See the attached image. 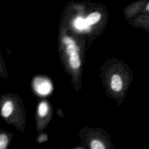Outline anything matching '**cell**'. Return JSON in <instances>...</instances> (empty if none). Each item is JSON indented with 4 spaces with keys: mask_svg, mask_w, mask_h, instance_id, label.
<instances>
[{
    "mask_svg": "<svg viewBox=\"0 0 149 149\" xmlns=\"http://www.w3.org/2000/svg\"><path fill=\"white\" fill-rule=\"evenodd\" d=\"M127 16L135 17L134 24L149 33V1L141 0L133 3L127 10Z\"/></svg>",
    "mask_w": 149,
    "mask_h": 149,
    "instance_id": "obj_1",
    "label": "cell"
},
{
    "mask_svg": "<svg viewBox=\"0 0 149 149\" xmlns=\"http://www.w3.org/2000/svg\"><path fill=\"white\" fill-rule=\"evenodd\" d=\"M87 149H112L113 144L107 139L99 136H90L84 140Z\"/></svg>",
    "mask_w": 149,
    "mask_h": 149,
    "instance_id": "obj_2",
    "label": "cell"
},
{
    "mask_svg": "<svg viewBox=\"0 0 149 149\" xmlns=\"http://www.w3.org/2000/svg\"><path fill=\"white\" fill-rule=\"evenodd\" d=\"M33 86L36 93L41 95H48L52 90L51 81L48 79L42 77H36L33 80Z\"/></svg>",
    "mask_w": 149,
    "mask_h": 149,
    "instance_id": "obj_3",
    "label": "cell"
},
{
    "mask_svg": "<svg viewBox=\"0 0 149 149\" xmlns=\"http://www.w3.org/2000/svg\"><path fill=\"white\" fill-rule=\"evenodd\" d=\"M111 87L115 92H120L123 87V81L121 76L118 74H113L111 80Z\"/></svg>",
    "mask_w": 149,
    "mask_h": 149,
    "instance_id": "obj_4",
    "label": "cell"
},
{
    "mask_svg": "<svg viewBox=\"0 0 149 149\" xmlns=\"http://www.w3.org/2000/svg\"><path fill=\"white\" fill-rule=\"evenodd\" d=\"M74 25L75 27L79 30H87L88 31L90 29V26L87 23L86 19L82 17H77L74 21Z\"/></svg>",
    "mask_w": 149,
    "mask_h": 149,
    "instance_id": "obj_5",
    "label": "cell"
},
{
    "mask_svg": "<svg viewBox=\"0 0 149 149\" xmlns=\"http://www.w3.org/2000/svg\"><path fill=\"white\" fill-rule=\"evenodd\" d=\"M11 137L9 134L2 132L0 134V149H9Z\"/></svg>",
    "mask_w": 149,
    "mask_h": 149,
    "instance_id": "obj_6",
    "label": "cell"
},
{
    "mask_svg": "<svg viewBox=\"0 0 149 149\" xmlns=\"http://www.w3.org/2000/svg\"><path fill=\"white\" fill-rule=\"evenodd\" d=\"M13 111V105L11 101H8L4 103L1 109V114L3 118L9 117Z\"/></svg>",
    "mask_w": 149,
    "mask_h": 149,
    "instance_id": "obj_7",
    "label": "cell"
},
{
    "mask_svg": "<svg viewBox=\"0 0 149 149\" xmlns=\"http://www.w3.org/2000/svg\"><path fill=\"white\" fill-rule=\"evenodd\" d=\"M101 18V14L99 12H95L90 14L85 19L88 26H91L98 22Z\"/></svg>",
    "mask_w": 149,
    "mask_h": 149,
    "instance_id": "obj_8",
    "label": "cell"
},
{
    "mask_svg": "<svg viewBox=\"0 0 149 149\" xmlns=\"http://www.w3.org/2000/svg\"><path fill=\"white\" fill-rule=\"evenodd\" d=\"M69 63L70 66L73 69H77L80 65V62L77 52L74 53L70 55Z\"/></svg>",
    "mask_w": 149,
    "mask_h": 149,
    "instance_id": "obj_9",
    "label": "cell"
},
{
    "mask_svg": "<svg viewBox=\"0 0 149 149\" xmlns=\"http://www.w3.org/2000/svg\"><path fill=\"white\" fill-rule=\"evenodd\" d=\"M48 112V104L45 102H41L38 105V114L41 118L45 117Z\"/></svg>",
    "mask_w": 149,
    "mask_h": 149,
    "instance_id": "obj_10",
    "label": "cell"
},
{
    "mask_svg": "<svg viewBox=\"0 0 149 149\" xmlns=\"http://www.w3.org/2000/svg\"><path fill=\"white\" fill-rule=\"evenodd\" d=\"M77 51H78V48L75 45V44L68 45L67 48H66V52L68 55H71L72 54H73L74 53L77 52Z\"/></svg>",
    "mask_w": 149,
    "mask_h": 149,
    "instance_id": "obj_11",
    "label": "cell"
},
{
    "mask_svg": "<svg viewBox=\"0 0 149 149\" xmlns=\"http://www.w3.org/2000/svg\"><path fill=\"white\" fill-rule=\"evenodd\" d=\"M48 140V135L45 133H42L40 134L37 138V143H41L47 141Z\"/></svg>",
    "mask_w": 149,
    "mask_h": 149,
    "instance_id": "obj_12",
    "label": "cell"
},
{
    "mask_svg": "<svg viewBox=\"0 0 149 149\" xmlns=\"http://www.w3.org/2000/svg\"><path fill=\"white\" fill-rule=\"evenodd\" d=\"M63 42H64L65 44H67L68 45L74 44V41L72 39H71L70 38H69V37H64V38H63Z\"/></svg>",
    "mask_w": 149,
    "mask_h": 149,
    "instance_id": "obj_13",
    "label": "cell"
}]
</instances>
